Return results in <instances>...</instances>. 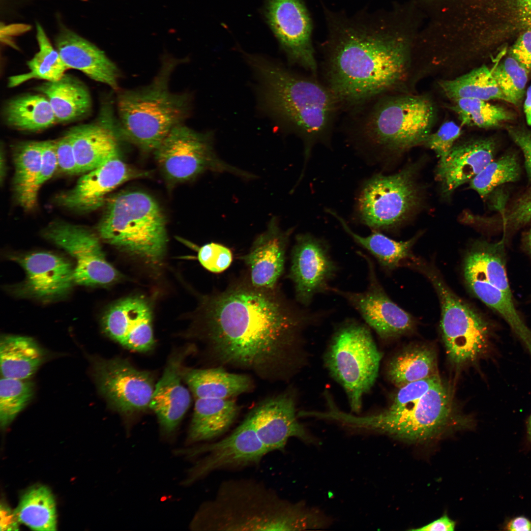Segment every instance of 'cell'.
I'll use <instances>...</instances> for the list:
<instances>
[{
    "label": "cell",
    "mask_w": 531,
    "mask_h": 531,
    "mask_svg": "<svg viewBox=\"0 0 531 531\" xmlns=\"http://www.w3.org/2000/svg\"><path fill=\"white\" fill-rule=\"evenodd\" d=\"M529 245L530 252H531V230L529 235Z\"/></svg>",
    "instance_id": "obj_57"
},
{
    "label": "cell",
    "mask_w": 531,
    "mask_h": 531,
    "mask_svg": "<svg viewBox=\"0 0 531 531\" xmlns=\"http://www.w3.org/2000/svg\"><path fill=\"white\" fill-rule=\"evenodd\" d=\"M24 270L25 278L9 287L17 297L43 301L62 298L75 283V266L66 257L53 252L37 251L9 255Z\"/></svg>",
    "instance_id": "obj_14"
},
{
    "label": "cell",
    "mask_w": 531,
    "mask_h": 531,
    "mask_svg": "<svg viewBox=\"0 0 531 531\" xmlns=\"http://www.w3.org/2000/svg\"><path fill=\"white\" fill-rule=\"evenodd\" d=\"M440 84L445 95L452 100L474 98L485 101L500 99L506 101L492 70L485 65L455 79L442 81Z\"/></svg>",
    "instance_id": "obj_37"
},
{
    "label": "cell",
    "mask_w": 531,
    "mask_h": 531,
    "mask_svg": "<svg viewBox=\"0 0 531 531\" xmlns=\"http://www.w3.org/2000/svg\"><path fill=\"white\" fill-rule=\"evenodd\" d=\"M43 142H25L13 150L15 172L13 186L17 203L26 211L35 208L39 188Z\"/></svg>",
    "instance_id": "obj_31"
},
{
    "label": "cell",
    "mask_w": 531,
    "mask_h": 531,
    "mask_svg": "<svg viewBox=\"0 0 531 531\" xmlns=\"http://www.w3.org/2000/svg\"><path fill=\"white\" fill-rule=\"evenodd\" d=\"M36 39L39 50L27 63L29 71L10 77L8 87H16L32 79L57 81L64 75L65 71L68 69L57 49L52 45L42 27L38 23Z\"/></svg>",
    "instance_id": "obj_38"
},
{
    "label": "cell",
    "mask_w": 531,
    "mask_h": 531,
    "mask_svg": "<svg viewBox=\"0 0 531 531\" xmlns=\"http://www.w3.org/2000/svg\"><path fill=\"white\" fill-rule=\"evenodd\" d=\"M504 260L503 241L495 243L475 242L464 259L465 280L483 281L512 296Z\"/></svg>",
    "instance_id": "obj_29"
},
{
    "label": "cell",
    "mask_w": 531,
    "mask_h": 531,
    "mask_svg": "<svg viewBox=\"0 0 531 531\" xmlns=\"http://www.w3.org/2000/svg\"><path fill=\"white\" fill-rule=\"evenodd\" d=\"M295 396L286 392L261 402L248 414L270 451H283L290 438L314 439L297 419Z\"/></svg>",
    "instance_id": "obj_20"
},
{
    "label": "cell",
    "mask_w": 531,
    "mask_h": 531,
    "mask_svg": "<svg viewBox=\"0 0 531 531\" xmlns=\"http://www.w3.org/2000/svg\"><path fill=\"white\" fill-rule=\"evenodd\" d=\"M20 523L32 530H57V513L54 497L50 489L38 486L26 492L14 511Z\"/></svg>",
    "instance_id": "obj_36"
},
{
    "label": "cell",
    "mask_w": 531,
    "mask_h": 531,
    "mask_svg": "<svg viewBox=\"0 0 531 531\" xmlns=\"http://www.w3.org/2000/svg\"><path fill=\"white\" fill-rule=\"evenodd\" d=\"M495 142L478 139L453 146L444 161L439 163L437 177L442 192L451 194L457 188L472 179L494 160Z\"/></svg>",
    "instance_id": "obj_26"
},
{
    "label": "cell",
    "mask_w": 531,
    "mask_h": 531,
    "mask_svg": "<svg viewBox=\"0 0 531 531\" xmlns=\"http://www.w3.org/2000/svg\"><path fill=\"white\" fill-rule=\"evenodd\" d=\"M136 173L121 159L119 153L86 173L70 190L59 195L58 204L80 212L94 210L104 203L106 195Z\"/></svg>",
    "instance_id": "obj_22"
},
{
    "label": "cell",
    "mask_w": 531,
    "mask_h": 531,
    "mask_svg": "<svg viewBox=\"0 0 531 531\" xmlns=\"http://www.w3.org/2000/svg\"><path fill=\"white\" fill-rule=\"evenodd\" d=\"M322 63L324 81L341 111L386 94L405 73V39L374 16L333 18Z\"/></svg>",
    "instance_id": "obj_2"
},
{
    "label": "cell",
    "mask_w": 531,
    "mask_h": 531,
    "mask_svg": "<svg viewBox=\"0 0 531 531\" xmlns=\"http://www.w3.org/2000/svg\"><path fill=\"white\" fill-rule=\"evenodd\" d=\"M292 229L284 232L275 220L258 236L242 259L249 270L248 280L254 287L276 288L284 269L285 254Z\"/></svg>",
    "instance_id": "obj_24"
},
{
    "label": "cell",
    "mask_w": 531,
    "mask_h": 531,
    "mask_svg": "<svg viewBox=\"0 0 531 531\" xmlns=\"http://www.w3.org/2000/svg\"><path fill=\"white\" fill-rule=\"evenodd\" d=\"M454 413L448 387L441 381L424 396L403 409L356 415L332 408L329 419L351 429L385 434L411 441L429 439L444 429Z\"/></svg>",
    "instance_id": "obj_8"
},
{
    "label": "cell",
    "mask_w": 531,
    "mask_h": 531,
    "mask_svg": "<svg viewBox=\"0 0 531 531\" xmlns=\"http://www.w3.org/2000/svg\"><path fill=\"white\" fill-rule=\"evenodd\" d=\"M506 530L511 531H531V522L523 516L516 517L507 524Z\"/></svg>",
    "instance_id": "obj_54"
},
{
    "label": "cell",
    "mask_w": 531,
    "mask_h": 531,
    "mask_svg": "<svg viewBox=\"0 0 531 531\" xmlns=\"http://www.w3.org/2000/svg\"><path fill=\"white\" fill-rule=\"evenodd\" d=\"M268 22L291 63L317 76L318 65L312 42V23L300 0H268Z\"/></svg>",
    "instance_id": "obj_18"
},
{
    "label": "cell",
    "mask_w": 531,
    "mask_h": 531,
    "mask_svg": "<svg viewBox=\"0 0 531 531\" xmlns=\"http://www.w3.org/2000/svg\"><path fill=\"white\" fill-rule=\"evenodd\" d=\"M101 324L108 337L128 349L143 352L153 347L151 312L142 298L128 297L113 304L104 312Z\"/></svg>",
    "instance_id": "obj_21"
},
{
    "label": "cell",
    "mask_w": 531,
    "mask_h": 531,
    "mask_svg": "<svg viewBox=\"0 0 531 531\" xmlns=\"http://www.w3.org/2000/svg\"><path fill=\"white\" fill-rule=\"evenodd\" d=\"M198 258L202 266L207 270L215 273L225 271L233 261L231 250L227 247L215 242L208 243L201 247Z\"/></svg>",
    "instance_id": "obj_44"
},
{
    "label": "cell",
    "mask_w": 531,
    "mask_h": 531,
    "mask_svg": "<svg viewBox=\"0 0 531 531\" xmlns=\"http://www.w3.org/2000/svg\"><path fill=\"white\" fill-rule=\"evenodd\" d=\"M58 167L55 141H43L41 168L38 181L39 188L51 177Z\"/></svg>",
    "instance_id": "obj_48"
},
{
    "label": "cell",
    "mask_w": 531,
    "mask_h": 531,
    "mask_svg": "<svg viewBox=\"0 0 531 531\" xmlns=\"http://www.w3.org/2000/svg\"><path fill=\"white\" fill-rule=\"evenodd\" d=\"M338 269L325 240L308 233L296 236L289 277L300 304L306 307L316 295L330 292L329 283Z\"/></svg>",
    "instance_id": "obj_17"
},
{
    "label": "cell",
    "mask_w": 531,
    "mask_h": 531,
    "mask_svg": "<svg viewBox=\"0 0 531 531\" xmlns=\"http://www.w3.org/2000/svg\"><path fill=\"white\" fill-rule=\"evenodd\" d=\"M182 377L195 398H232L253 387L249 376L230 373L221 366L182 369Z\"/></svg>",
    "instance_id": "obj_28"
},
{
    "label": "cell",
    "mask_w": 531,
    "mask_h": 531,
    "mask_svg": "<svg viewBox=\"0 0 531 531\" xmlns=\"http://www.w3.org/2000/svg\"><path fill=\"white\" fill-rule=\"evenodd\" d=\"M510 54L529 72L531 71V30H525L520 35L511 47Z\"/></svg>",
    "instance_id": "obj_49"
},
{
    "label": "cell",
    "mask_w": 531,
    "mask_h": 531,
    "mask_svg": "<svg viewBox=\"0 0 531 531\" xmlns=\"http://www.w3.org/2000/svg\"><path fill=\"white\" fill-rule=\"evenodd\" d=\"M42 236L67 252L75 260V283L85 286H107L118 278L107 261L98 235L83 226L61 221L49 224Z\"/></svg>",
    "instance_id": "obj_13"
},
{
    "label": "cell",
    "mask_w": 531,
    "mask_h": 531,
    "mask_svg": "<svg viewBox=\"0 0 531 531\" xmlns=\"http://www.w3.org/2000/svg\"><path fill=\"white\" fill-rule=\"evenodd\" d=\"M382 357L369 328L354 320L343 323L331 337L324 363L355 413L360 411L364 396L376 382Z\"/></svg>",
    "instance_id": "obj_9"
},
{
    "label": "cell",
    "mask_w": 531,
    "mask_h": 531,
    "mask_svg": "<svg viewBox=\"0 0 531 531\" xmlns=\"http://www.w3.org/2000/svg\"><path fill=\"white\" fill-rule=\"evenodd\" d=\"M492 72L506 101L514 105L520 103L525 93L528 71L510 56Z\"/></svg>",
    "instance_id": "obj_42"
},
{
    "label": "cell",
    "mask_w": 531,
    "mask_h": 531,
    "mask_svg": "<svg viewBox=\"0 0 531 531\" xmlns=\"http://www.w3.org/2000/svg\"><path fill=\"white\" fill-rule=\"evenodd\" d=\"M178 63L174 59L165 60L149 85L118 95V119L124 138L144 151H154L189 115V95L169 89L171 75Z\"/></svg>",
    "instance_id": "obj_6"
},
{
    "label": "cell",
    "mask_w": 531,
    "mask_h": 531,
    "mask_svg": "<svg viewBox=\"0 0 531 531\" xmlns=\"http://www.w3.org/2000/svg\"><path fill=\"white\" fill-rule=\"evenodd\" d=\"M56 49L68 68L78 70L94 81L118 89L120 72L115 64L95 45L65 28L55 39Z\"/></svg>",
    "instance_id": "obj_25"
},
{
    "label": "cell",
    "mask_w": 531,
    "mask_h": 531,
    "mask_svg": "<svg viewBox=\"0 0 531 531\" xmlns=\"http://www.w3.org/2000/svg\"><path fill=\"white\" fill-rule=\"evenodd\" d=\"M436 374V354L425 345H413L403 350L390 360L386 368L388 380L398 387Z\"/></svg>",
    "instance_id": "obj_33"
},
{
    "label": "cell",
    "mask_w": 531,
    "mask_h": 531,
    "mask_svg": "<svg viewBox=\"0 0 531 531\" xmlns=\"http://www.w3.org/2000/svg\"><path fill=\"white\" fill-rule=\"evenodd\" d=\"M154 152L161 168L174 181L187 180L207 170L252 177L221 160L214 152L209 134L182 124L174 128Z\"/></svg>",
    "instance_id": "obj_11"
},
{
    "label": "cell",
    "mask_w": 531,
    "mask_h": 531,
    "mask_svg": "<svg viewBox=\"0 0 531 531\" xmlns=\"http://www.w3.org/2000/svg\"><path fill=\"white\" fill-rule=\"evenodd\" d=\"M192 349L184 348L170 357L163 374L155 386L149 408L158 418L162 432L173 433L191 403L188 390L181 383L182 364Z\"/></svg>",
    "instance_id": "obj_23"
},
{
    "label": "cell",
    "mask_w": 531,
    "mask_h": 531,
    "mask_svg": "<svg viewBox=\"0 0 531 531\" xmlns=\"http://www.w3.org/2000/svg\"><path fill=\"white\" fill-rule=\"evenodd\" d=\"M511 20L524 30H531V0H501Z\"/></svg>",
    "instance_id": "obj_47"
},
{
    "label": "cell",
    "mask_w": 531,
    "mask_h": 531,
    "mask_svg": "<svg viewBox=\"0 0 531 531\" xmlns=\"http://www.w3.org/2000/svg\"><path fill=\"white\" fill-rule=\"evenodd\" d=\"M45 358L43 350L31 337L4 335L0 338V372L3 377L27 380Z\"/></svg>",
    "instance_id": "obj_32"
},
{
    "label": "cell",
    "mask_w": 531,
    "mask_h": 531,
    "mask_svg": "<svg viewBox=\"0 0 531 531\" xmlns=\"http://www.w3.org/2000/svg\"><path fill=\"white\" fill-rule=\"evenodd\" d=\"M386 94L349 112L350 134L373 149L399 151L425 143L435 118L432 102L423 96Z\"/></svg>",
    "instance_id": "obj_5"
},
{
    "label": "cell",
    "mask_w": 531,
    "mask_h": 531,
    "mask_svg": "<svg viewBox=\"0 0 531 531\" xmlns=\"http://www.w3.org/2000/svg\"><path fill=\"white\" fill-rule=\"evenodd\" d=\"M33 384L27 380L2 377L0 381V424L6 428L33 397Z\"/></svg>",
    "instance_id": "obj_41"
},
{
    "label": "cell",
    "mask_w": 531,
    "mask_h": 531,
    "mask_svg": "<svg viewBox=\"0 0 531 531\" xmlns=\"http://www.w3.org/2000/svg\"><path fill=\"white\" fill-rule=\"evenodd\" d=\"M428 275L440 298V327L449 360L457 366L476 361L487 353L490 347L487 322L457 296L436 273L430 271Z\"/></svg>",
    "instance_id": "obj_10"
},
{
    "label": "cell",
    "mask_w": 531,
    "mask_h": 531,
    "mask_svg": "<svg viewBox=\"0 0 531 531\" xmlns=\"http://www.w3.org/2000/svg\"><path fill=\"white\" fill-rule=\"evenodd\" d=\"M527 435L529 440L531 442V414L527 422Z\"/></svg>",
    "instance_id": "obj_56"
},
{
    "label": "cell",
    "mask_w": 531,
    "mask_h": 531,
    "mask_svg": "<svg viewBox=\"0 0 531 531\" xmlns=\"http://www.w3.org/2000/svg\"><path fill=\"white\" fill-rule=\"evenodd\" d=\"M442 381L438 374L410 383L399 388L390 405L386 409L390 411L401 410L419 399L432 387Z\"/></svg>",
    "instance_id": "obj_43"
},
{
    "label": "cell",
    "mask_w": 531,
    "mask_h": 531,
    "mask_svg": "<svg viewBox=\"0 0 531 531\" xmlns=\"http://www.w3.org/2000/svg\"><path fill=\"white\" fill-rule=\"evenodd\" d=\"M461 134V128L454 122L443 123L436 132L430 134L425 142L440 158L439 163L444 161L454 146V143Z\"/></svg>",
    "instance_id": "obj_45"
},
{
    "label": "cell",
    "mask_w": 531,
    "mask_h": 531,
    "mask_svg": "<svg viewBox=\"0 0 531 531\" xmlns=\"http://www.w3.org/2000/svg\"><path fill=\"white\" fill-rule=\"evenodd\" d=\"M56 151L59 170L69 175L79 174L72 142L66 134L55 141Z\"/></svg>",
    "instance_id": "obj_46"
},
{
    "label": "cell",
    "mask_w": 531,
    "mask_h": 531,
    "mask_svg": "<svg viewBox=\"0 0 531 531\" xmlns=\"http://www.w3.org/2000/svg\"><path fill=\"white\" fill-rule=\"evenodd\" d=\"M508 131L513 141L523 152L526 169L531 181V132L512 127L508 128Z\"/></svg>",
    "instance_id": "obj_50"
},
{
    "label": "cell",
    "mask_w": 531,
    "mask_h": 531,
    "mask_svg": "<svg viewBox=\"0 0 531 531\" xmlns=\"http://www.w3.org/2000/svg\"><path fill=\"white\" fill-rule=\"evenodd\" d=\"M187 442L211 440L225 433L234 423L240 407L232 398H195Z\"/></svg>",
    "instance_id": "obj_27"
},
{
    "label": "cell",
    "mask_w": 531,
    "mask_h": 531,
    "mask_svg": "<svg viewBox=\"0 0 531 531\" xmlns=\"http://www.w3.org/2000/svg\"><path fill=\"white\" fill-rule=\"evenodd\" d=\"M0 531H16L19 530V521L15 511L6 504L1 503L0 509Z\"/></svg>",
    "instance_id": "obj_52"
},
{
    "label": "cell",
    "mask_w": 531,
    "mask_h": 531,
    "mask_svg": "<svg viewBox=\"0 0 531 531\" xmlns=\"http://www.w3.org/2000/svg\"><path fill=\"white\" fill-rule=\"evenodd\" d=\"M319 316L295 306L276 288H256L248 279L206 299L203 335L217 366L284 381L299 368L302 333Z\"/></svg>",
    "instance_id": "obj_1"
},
{
    "label": "cell",
    "mask_w": 531,
    "mask_h": 531,
    "mask_svg": "<svg viewBox=\"0 0 531 531\" xmlns=\"http://www.w3.org/2000/svg\"><path fill=\"white\" fill-rule=\"evenodd\" d=\"M111 102L102 106L93 122L74 126L65 134L72 142L79 174L89 172L119 153V141L125 140Z\"/></svg>",
    "instance_id": "obj_19"
},
{
    "label": "cell",
    "mask_w": 531,
    "mask_h": 531,
    "mask_svg": "<svg viewBox=\"0 0 531 531\" xmlns=\"http://www.w3.org/2000/svg\"><path fill=\"white\" fill-rule=\"evenodd\" d=\"M508 218L512 224L518 225L531 220V192L519 202Z\"/></svg>",
    "instance_id": "obj_51"
},
{
    "label": "cell",
    "mask_w": 531,
    "mask_h": 531,
    "mask_svg": "<svg viewBox=\"0 0 531 531\" xmlns=\"http://www.w3.org/2000/svg\"><path fill=\"white\" fill-rule=\"evenodd\" d=\"M413 175V169L407 168L368 180L358 201L362 222L375 231L392 227L404 219L418 201Z\"/></svg>",
    "instance_id": "obj_12"
},
{
    "label": "cell",
    "mask_w": 531,
    "mask_h": 531,
    "mask_svg": "<svg viewBox=\"0 0 531 531\" xmlns=\"http://www.w3.org/2000/svg\"><path fill=\"white\" fill-rule=\"evenodd\" d=\"M97 231L105 242L150 262L160 260L165 251L164 215L144 192H122L110 199Z\"/></svg>",
    "instance_id": "obj_7"
},
{
    "label": "cell",
    "mask_w": 531,
    "mask_h": 531,
    "mask_svg": "<svg viewBox=\"0 0 531 531\" xmlns=\"http://www.w3.org/2000/svg\"><path fill=\"white\" fill-rule=\"evenodd\" d=\"M93 374L99 392L115 410L130 415L149 406L154 390L152 377L125 359H98Z\"/></svg>",
    "instance_id": "obj_15"
},
{
    "label": "cell",
    "mask_w": 531,
    "mask_h": 531,
    "mask_svg": "<svg viewBox=\"0 0 531 531\" xmlns=\"http://www.w3.org/2000/svg\"><path fill=\"white\" fill-rule=\"evenodd\" d=\"M524 111L527 123L531 125V85L527 89L524 105Z\"/></svg>",
    "instance_id": "obj_55"
},
{
    "label": "cell",
    "mask_w": 531,
    "mask_h": 531,
    "mask_svg": "<svg viewBox=\"0 0 531 531\" xmlns=\"http://www.w3.org/2000/svg\"><path fill=\"white\" fill-rule=\"evenodd\" d=\"M357 253L367 265L368 284L366 290L352 292L331 287L330 292L345 298L382 339L395 338L413 330L415 324L413 318L387 295L378 279L373 261L368 255Z\"/></svg>",
    "instance_id": "obj_16"
},
{
    "label": "cell",
    "mask_w": 531,
    "mask_h": 531,
    "mask_svg": "<svg viewBox=\"0 0 531 531\" xmlns=\"http://www.w3.org/2000/svg\"><path fill=\"white\" fill-rule=\"evenodd\" d=\"M326 523L318 512L283 499L260 482L236 479L220 485L214 498L198 511L192 527L205 531H302L319 529Z\"/></svg>",
    "instance_id": "obj_4"
},
{
    "label": "cell",
    "mask_w": 531,
    "mask_h": 531,
    "mask_svg": "<svg viewBox=\"0 0 531 531\" xmlns=\"http://www.w3.org/2000/svg\"><path fill=\"white\" fill-rule=\"evenodd\" d=\"M520 170L516 156L507 153L488 164L470 180V186L485 198L498 186L517 180Z\"/></svg>",
    "instance_id": "obj_40"
},
{
    "label": "cell",
    "mask_w": 531,
    "mask_h": 531,
    "mask_svg": "<svg viewBox=\"0 0 531 531\" xmlns=\"http://www.w3.org/2000/svg\"><path fill=\"white\" fill-rule=\"evenodd\" d=\"M452 101L451 109L457 114L463 125L493 127L512 118L509 112L487 101L474 98H461Z\"/></svg>",
    "instance_id": "obj_39"
},
{
    "label": "cell",
    "mask_w": 531,
    "mask_h": 531,
    "mask_svg": "<svg viewBox=\"0 0 531 531\" xmlns=\"http://www.w3.org/2000/svg\"><path fill=\"white\" fill-rule=\"evenodd\" d=\"M455 527V522L445 515L432 522L421 528L412 529L413 531H452Z\"/></svg>",
    "instance_id": "obj_53"
},
{
    "label": "cell",
    "mask_w": 531,
    "mask_h": 531,
    "mask_svg": "<svg viewBox=\"0 0 531 531\" xmlns=\"http://www.w3.org/2000/svg\"><path fill=\"white\" fill-rule=\"evenodd\" d=\"M37 89L48 99L57 122L79 119L91 110L92 102L88 90L82 83L68 74H65L57 81H46Z\"/></svg>",
    "instance_id": "obj_30"
},
{
    "label": "cell",
    "mask_w": 531,
    "mask_h": 531,
    "mask_svg": "<svg viewBox=\"0 0 531 531\" xmlns=\"http://www.w3.org/2000/svg\"><path fill=\"white\" fill-rule=\"evenodd\" d=\"M247 60L259 81L262 106L301 138L306 155L315 144L328 143L341 110L325 84L260 57Z\"/></svg>",
    "instance_id": "obj_3"
},
{
    "label": "cell",
    "mask_w": 531,
    "mask_h": 531,
    "mask_svg": "<svg viewBox=\"0 0 531 531\" xmlns=\"http://www.w3.org/2000/svg\"><path fill=\"white\" fill-rule=\"evenodd\" d=\"M4 118L14 128L30 131L46 129L57 119L46 96L27 94L10 100L6 105Z\"/></svg>",
    "instance_id": "obj_34"
},
{
    "label": "cell",
    "mask_w": 531,
    "mask_h": 531,
    "mask_svg": "<svg viewBox=\"0 0 531 531\" xmlns=\"http://www.w3.org/2000/svg\"><path fill=\"white\" fill-rule=\"evenodd\" d=\"M327 211L340 222L345 231L353 239L373 256L384 268L393 269L409 257L415 237L407 241H398L376 231L367 236H362L354 232L343 218L335 212L331 210Z\"/></svg>",
    "instance_id": "obj_35"
}]
</instances>
